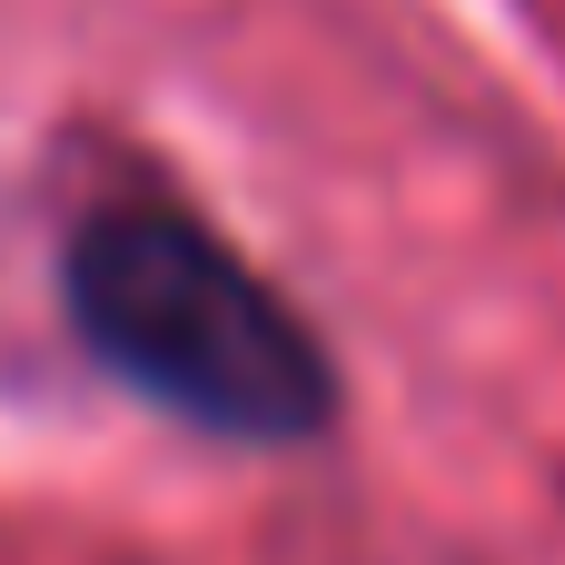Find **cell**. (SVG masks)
I'll return each instance as SVG.
<instances>
[{
	"mask_svg": "<svg viewBox=\"0 0 565 565\" xmlns=\"http://www.w3.org/2000/svg\"><path fill=\"white\" fill-rule=\"evenodd\" d=\"M60 288H70V328L89 338V358L209 437L288 447V437H318L338 397L298 308L159 199L79 218Z\"/></svg>",
	"mask_w": 565,
	"mask_h": 565,
	"instance_id": "cell-1",
	"label": "cell"
}]
</instances>
